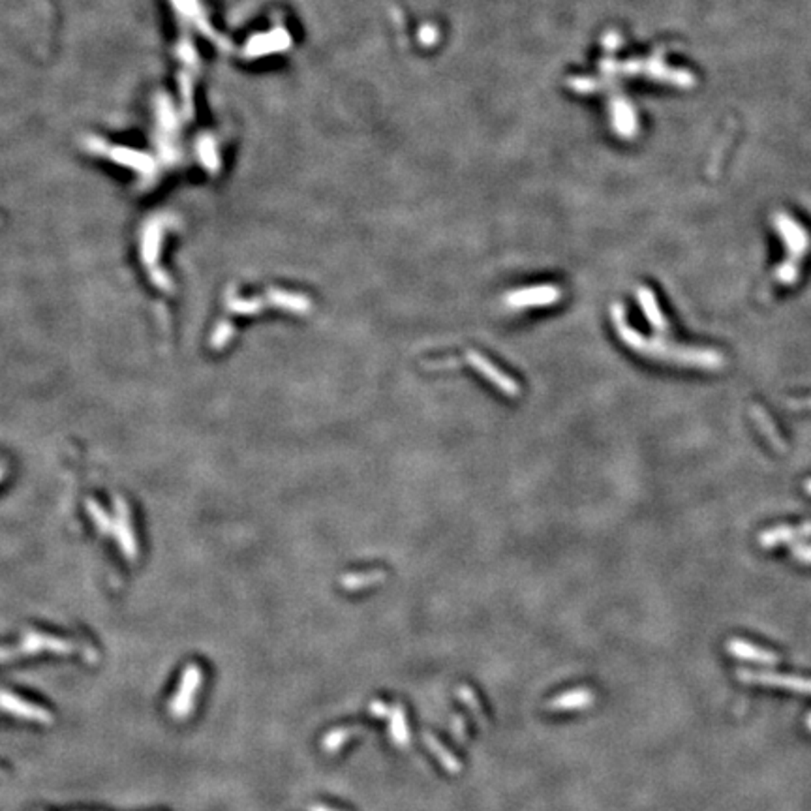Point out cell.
<instances>
[{
    "mask_svg": "<svg viewBox=\"0 0 811 811\" xmlns=\"http://www.w3.org/2000/svg\"><path fill=\"white\" fill-rule=\"evenodd\" d=\"M0 708L6 710V712L13 714V716L23 717V719L45 723V725L53 723V716H51L49 710L42 708V706H36V704L26 703V701L15 697L12 693H8V691H0Z\"/></svg>",
    "mask_w": 811,
    "mask_h": 811,
    "instance_id": "3",
    "label": "cell"
},
{
    "mask_svg": "<svg viewBox=\"0 0 811 811\" xmlns=\"http://www.w3.org/2000/svg\"><path fill=\"white\" fill-rule=\"evenodd\" d=\"M203 671L201 667L196 663H190L183 672V680L178 685V691L175 693V697L169 703V712L173 717L177 719H184L194 708V699L197 695V689L201 685Z\"/></svg>",
    "mask_w": 811,
    "mask_h": 811,
    "instance_id": "1",
    "label": "cell"
},
{
    "mask_svg": "<svg viewBox=\"0 0 811 811\" xmlns=\"http://www.w3.org/2000/svg\"><path fill=\"white\" fill-rule=\"evenodd\" d=\"M389 712H391V710H389V706H385V704H383V703H372V704H370V714H372V716H376V717H385V716H389Z\"/></svg>",
    "mask_w": 811,
    "mask_h": 811,
    "instance_id": "10",
    "label": "cell"
},
{
    "mask_svg": "<svg viewBox=\"0 0 811 811\" xmlns=\"http://www.w3.org/2000/svg\"><path fill=\"white\" fill-rule=\"evenodd\" d=\"M592 703V695L586 689H577L573 693H565L562 697L554 699L549 703L546 708L549 710H573V708H583L584 704Z\"/></svg>",
    "mask_w": 811,
    "mask_h": 811,
    "instance_id": "5",
    "label": "cell"
},
{
    "mask_svg": "<svg viewBox=\"0 0 811 811\" xmlns=\"http://www.w3.org/2000/svg\"><path fill=\"white\" fill-rule=\"evenodd\" d=\"M742 680H753V682H764V684L772 685H787V687H796V689L804 691V693H811V680H799V678H772L770 674H748V672H742Z\"/></svg>",
    "mask_w": 811,
    "mask_h": 811,
    "instance_id": "7",
    "label": "cell"
},
{
    "mask_svg": "<svg viewBox=\"0 0 811 811\" xmlns=\"http://www.w3.org/2000/svg\"><path fill=\"white\" fill-rule=\"evenodd\" d=\"M310 811H335V810H329V808H324V805H317V808H312Z\"/></svg>",
    "mask_w": 811,
    "mask_h": 811,
    "instance_id": "13",
    "label": "cell"
},
{
    "mask_svg": "<svg viewBox=\"0 0 811 811\" xmlns=\"http://www.w3.org/2000/svg\"><path fill=\"white\" fill-rule=\"evenodd\" d=\"M456 695H458V699H460L462 703L468 704V708L471 710V714L476 716L477 723H479V725H483V723H485V716H483V710H481V706H479V703H477L474 691L469 689V687H464L462 685V687H458Z\"/></svg>",
    "mask_w": 811,
    "mask_h": 811,
    "instance_id": "9",
    "label": "cell"
},
{
    "mask_svg": "<svg viewBox=\"0 0 811 811\" xmlns=\"http://www.w3.org/2000/svg\"><path fill=\"white\" fill-rule=\"evenodd\" d=\"M425 744L428 746V749H430L432 753L436 755L437 760L444 764V768L447 770V772L451 774H456L460 772V762L451 755V751H447V748L445 746H442V742L436 740L434 736L430 735V733H426L425 735Z\"/></svg>",
    "mask_w": 811,
    "mask_h": 811,
    "instance_id": "6",
    "label": "cell"
},
{
    "mask_svg": "<svg viewBox=\"0 0 811 811\" xmlns=\"http://www.w3.org/2000/svg\"><path fill=\"white\" fill-rule=\"evenodd\" d=\"M464 727H466V721H464L460 716H456L455 721H453V730H455L456 740L458 742L464 740Z\"/></svg>",
    "mask_w": 811,
    "mask_h": 811,
    "instance_id": "11",
    "label": "cell"
},
{
    "mask_svg": "<svg viewBox=\"0 0 811 811\" xmlns=\"http://www.w3.org/2000/svg\"><path fill=\"white\" fill-rule=\"evenodd\" d=\"M805 490H808V492H811V485H805Z\"/></svg>",
    "mask_w": 811,
    "mask_h": 811,
    "instance_id": "14",
    "label": "cell"
},
{
    "mask_svg": "<svg viewBox=\"0 0 811 811\" xmlns=\"http://www.w3.org/2000/svg\"><path fill=\"white\" fill-rule=\"evenodd\" d=\"M389 729H391V738L396 746L404 748L410 744V733H408V723H406V716L402 706H394L393 712H389Z\"/></svg>",
    "mask_w": 811,
    "mask_h": 811,
    "instance_id": "4",
    "label": "cell"
},
{
    "mask_svg": "<svg viewBox=\"0 0 811 811\" xmlns=\"http://www.w3.org/2000/svg\"><path fill=\"white\" fill-rule=\"evenodd\" d=\"M357 733H359V727H338V729L331 730V733L325 735L321 746H324L327 753H336Z\"/></svg>",
    "mask_w": 811,
    "mask_h": 811,
    "instance_id": "8",
    "label": "cell"
},
{
    "mask_svg": "<svg viewBox=\"0 0 811 811\" xmlns=\"http://www.w3.org/2000/svg\"><path fill=\"white\" fill-rule=\"evenodd\" d=\"M55 652V653H74L77 652V644L70 640L57 639L51 635H42L36 631H25L23 635V644L17 648V653H38V652Z\"/></svg>",
    "mask_w": 811,
    "mask_h": 811,
    "instance_id": "2",
    "label": "cell"
},
{
    "mask_svg": "<svg viewBox=\"0 0 811 811\" xmlns=\"http://www.w3.org/2000/svg\"><path fill=\"white\" fill-rule=\"evenodd\" d=\"M17 648H0V663H6L12 658H17Z\"/></svg>",
    "mask_w": 811,
    "mask_h": 811,
    "instance_id": "12",
    "label": "cell"
}]
</instances>
